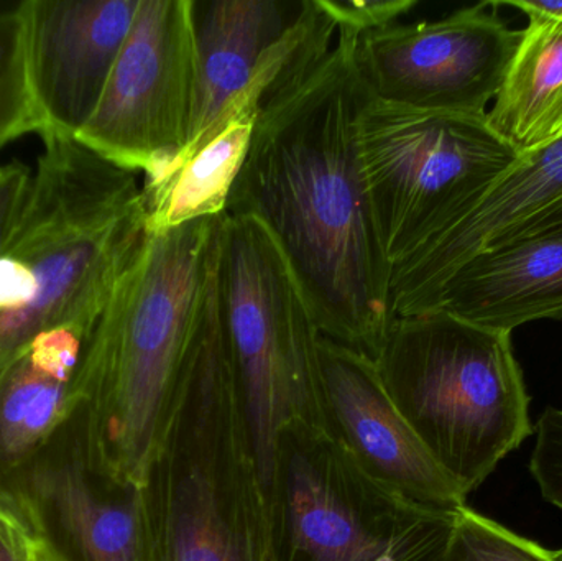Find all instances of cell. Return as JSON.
<instances>
[{
    "mask_svg": "<svg viewBox=\"0 0 562 561\" xmlns=\"http://www.w3.org/2000/svg\"><path fill=\"white\" fill-rule=\"evenodd\" d=\"M375 362L393 405L465 496L533 434L512 333L432 310L393 319Z\"/></svg>",
    "mask_w": 562,
    "mask_h": 561,
    "instance_id": "5b68a950",
    "label": "cell"
},
{
    "mask_svg": "<svg viewBox=\"0 0 562 561\" xmlns=\"http://www.w3.org/2000/svg\"><path fill=\"white\" fill-rule=\"evenodd\" d=\"M196 76L193 0H140L101 101L76 141L115 167L154 177L187 147Z\"/></svg>",
    "mask_w": 562,
    "mask_h": 561,
    "instance_id": "ba28073f",
    "label": "cell"
},
{
    "mask_svg": "<svg viewBox=\"0 0 562 561\" xmlns=\"http://www.w3.org/2000/svg\"><path fill=\"white\" fill-rule=\"evenodd\" d=\"M528 25L485 122L518 154L562 138V20L521 10Z\"/></svg>",
    "mask_w": 562,
    "mask_h": 561,
    "instance_id": "ac0fdd59",
    "label": "cell"
},
{
    "mask_svg": "<svg viewBox=\"0 0 562 561\" xmlns=\"http://www.w3.org/2000/svg\"><path fill=\"white\" fill-rule=\"evenodd\" d=\"M562 203V138L521 154L461 221L390 269L393 319L428 312L446 280L475 254L524 236Z\"/></svg>",
    "mask_w": 562,
    "mask_h": 561,
    "instance_id": "4fadbf2b",
    "label": "cell"
},
{
    "mask_svg": "<svg viewBox=\"0 0 562 561\" xmlns=\"http://www.w3.org/2000/svg\"><path fill=\"white\" fill-rule=\"evenodd\" d=\"M98 322L43 333L0 372V478L42 450L78 407L79 372Z\"/></svg>",
    "mask_w": 562,
    "mask_h": 561,
    "instance_id": "e0dca14e",
    "label": "cell"
},
{
    "mask_svg": "<svg viewBox=\"0 0 562 561\" xmlns=\"http://www.w3.org/2000/svg\"><path fill=\"white\" fill-rule=\"evenodd\" d=\"M530 471L548 503L562 510V411L547 408L537 424Z\"/></svg>",
    "mask_w": 562,
    "mask_h": 561,
    "instance_id": "44dd1931",
    "label": "cell"
},
{
    "mask_svg": "<svg viewBox=\"0 0 562 561\" xmlns=\"http://www.w3.org/2000/svg\"><path fill=\"white\" fill-rule=\"evenodd\" d=\"M495 5L515 7L520 10H531V12L541 13V15L553 16V19L562 20V2H527V0H508V2H494Z\"/></svg>",
    "mask_w": 562,
    "mask_h": 561,
    "instance_id": "d4e9b609",
    "label": "cell"
},
{
    "mask_svg": "<svg viewBox=\"0 0 562 561\" xmlns=\"http://www.w3.org/2000/svg\"><path fill=\"white\" fill-rule=\"evenodd\" d=\"M324 407L340 463L390 506L459 516L468 496L386 394L376 362L321 335Z\"/></svg>",
    "mask_w": 562,
    "mask_h": 561,
    "instance_id": "8fae6325",
    "label": "cell"
},
{
    "mask_svg": "<svg viewBox=\"0 0 562 561\" xmlns=\"http://www.w3.org/2000/svg\"><path fill=\"white\" fill-rule=\"evenodd\" d=\"M0 503L53 561H142V487L99 460L88 407L7 476Z\"/></svg>",
    "mask_w": 562,
    "mask_h": 561,
    "instance_id": "9c48e42d",
    "label": "cell"
},
{
    "mask_svg": "<svg viewBox=\"0 0 562 561\" xmlns=\"http://www.w3.org/2000/svg\"><path fill=\"white\" fill-rule=\"evenodd\" d=\"M38 561H53V560L49 559V557L46 556V553H43L42 550H40V552H38Z\"/></svg>",
    "mask_w": 562,
    "mask_h": 561,
    "instance_id": "83f0119b",
    "label": "cell"
},
{
    "mask_svg": "<svg viewBox=\"0 0 562 561\" xmlns=\"http://www.w3.org/2000/svg\"><path fill=\"white\" fill-rule=\"evenodd\" d=\"M310 46V26L297 20L267 56L246 91L231 101L196 150L157 180L144 181L142 203L148 233H165L191 221L226 213L263 99L279 79L286 78L300 66Z\"/></svg>",
    "mask_w": 562,
    "mask_h": 561,
    "instance_id": "5bb4252c",
    "label": "cell"
},
{
    "mask_svg": "<svg viewBox=\"0 0 562 561\" xmlns=\"http://www.w3.org/2000/svg\"><path fill=\"white\" fill-rule=\"evenodd\" d=\"M38 546L0 503V561H38Z\"/></svg>",
    "mask_w": 562,
    "mask_h": 561,
    "instance_id": "cb8c5ba5",
    "label": "cell"
},
{
    "mask_svg": "<svg viewBox=\"0 0 562 561\" xmlns=\"http://www.w3.org/2000/svg\"><path fill=\"white\" fill-rule=\"evenodd\" d=\"M439 561H562V549H544L468 507Z\"/></svg>",
    "mask_w": 562,
    "mask_h": 561,
    "instance_id": "ffe728a7",
    "label": "cell"
},
{
    "mask_svg": "<svg viewBox=\"0 0 562 561\" xmlns=\"http://www.w3.org/2000/svg\"><path fill=\"white\" fill-rule=\"evenodd\" d=\"M376 561H400L393 553H386V556L380 557Z\"/></svg>",
    "mask_w": 562,
    "mask_h": 561,
    "instance_id": "4316f807",
    "label": "cell"
},
{
    "mask_svg": "<svg viewBox=\"0 0 562 561\" xmlns=\"http://www.w3.org/2000/svg\"><path fill=\"white\" fill-rule=\"evenodd\" d=\"M25 0L0 9V148L23 135H42L26 65Z\"/></svg>",
    "mask_w": 562,
    "mask_h": 561,
    "instance_id": "d6986e66",
    "label": "cell"
},
{
    "mask_svg": "<svg viewBox=\"0 0 562 561\" xmlns=\"http://www.w3.org/2000/svg\"><path fill=\"white\" fill-rule=\"evenodd\" d=\"M221 313L217 273L142 486V561H286Z\"/></svg>",
    "mask_w": 562,
    "mask_h": 561,
    "instance_id": "7a4b0ae2",
    "label": "cell"
},
{
    "mask_svg": "<svg viewBox=\"0 0 562 561\" xmlns=\"http://www.w3.org/2000/svg\"><path fill=\"white\" fill-rule=\"evenodd\" d=\"M432 310L507 333L540 319H562V227L475 254L438 290Z\"/></svg>",
    "mask_w": 562,
    "mask_h": 561,
    "instance_id": "9a60e30c",
    "label": "cell"
},
{
    "mask_svg": "<svg viewBox=\"0 0 562 561\" xmlns=\"http://www.w3.org/2000/svg\"><path fill=\"white\" fill-rule=\"evenodd\" d=\"M10 2H12V0H0V9H3V7L9 5Z\"/></svg>",
    "mask_w": 562,
    "mask_h": 561,
    "instance_id": "f1b7e54d",
    "label": "cell"
},
{
    "mask_svg": "<svg viewBox=\"0 0 562 561\" xmlns=\"http://www.w3.org/2000/svg\"><path fill=\"white\" fill-rule=\"evenodd\" d=\"M357 137L390 269L461 221L520 157L485 117L373 98L360 114Z\"/></svg>",
    "mask_w": 562,
    "mask_h": 561,
    "instance_id": "52a82bcc",
    "label": "cell"
},
{
    "mask_svg": "<svg viewBox=\"0 0 562 561\" xmlns=\"http://www.w3.org/2000/svg\"><path fill=\"white\" fill-rule=\"evenodd\" d=\"M0 247V372L43 333L99 318L147 236L137 175L48 135Z\"/></svg>",
    "mask_w": 562,
    "mask_h": 561,
    "instance_id": "277c9868",
    "label": "cell"
},
{
    "mask_svg": "<svg viewBox=\"0 0 562 561\" xmlns=\"http://www.w3.org/2000/svg\"><path fill=\"white\" fill-rule=\"evenodd\" d=\"M140 0H25L26 65L40 137L76 138L94 114Z\"/></svg>",
    "mask_w": 562,
    "mask_h": 561,
    "instance_id": "7c38bea8",
    "label": "cell"
},
{
    "mask_svg": "<svg viewBox=\"0 0 562 561\" xmlns=\"http://www.w3.org/2000/svg\"><path fill=\"white\" fill-rule=\"evenodd\" d=\"M217 289L260 478L281 506L284 440H330L319 329L279 247L254 217L224 216Z\"/></svg>",
    "mask_w": 562,
    "mask_h": 561,
    "instance_id": "8992f818",
    "label": "cell"
},
{
    "mask_svg": "<svg viewBox=\"0 0 562 561\" xmlns=\"http://www.w3.org/2000/svg\"><path fill=\"white\" fill-rule=\"evenodd\" d=\"M497 9L482 2L441 20L362 33L356 61L370 94L419 111L485 117L521 36Z\"/></svg>",
    "mask_w": 562,
    "mask_h": 561,
    "instance_id": "30bf717a",
    "label": "cell"
},
{
    "mask_svg": "<svg viewBox=\"0 0 562 561\" xmlns=\"http://www.w3.org/2000/svg\"><path fill=\"white\" fill-rule=\"evenodd\" d=\"M554 227H562V203L560 204V206L554 207V210L551 211V213L548 214V216H544L543 220L540 221V223L535 224V226L531 227V229H528L527 233L524 234V236H527V234L538 233V231L554 229Z\"/></svg>",
    "mask_w": 562,
    "mask_h": 561,
    "instance_id": "484cf974",
    "label": "cell"
},
{
    "mask_svg": "<svg viewBox=\"0 0 562 561\" xmlns=\"http://www.w3.org/2000/svg\"><path fill=\"white\" fill-rule=\"evenodd\" d=\"M326 12L333 16L337 29L350 30L362 35L370 30L400 22L403 15L412 12L418 2L416 0H357V2H340V0H321Z\"/></svg>",
    "mask_w": 562,
    "mask_h": 561,
    "instance_id": "7402d4cb",
    "label": "cell"
},
{
    "mask_svg": "<svg viewBox=\"0 0 562 561\" xmlns=\"http://www.w3.org/2000/svg\"><path fill=\"white\" fill-rule=\"evenodd\" d=\"M303 5L304 0H193L198 76L190 138L167 168L144 181L160 178L196 150L293 29Z\"/></svg>",
    "mask_w": 562,
    "mask_h": 561,
    "instance_id": "2e32d148",
    "label": "cell"
},
{
    "mask_svg": "<svg viewBox=\"0 0 562 561\" xmlns=\"http://www.w3.org/2000/svg\"><path fill=\"white\" fill-rule=\"evenodd\" d=\"M359 36L337 29L329 55L263 102L226 214L266 227L321 335L376 361L393 313L357 137L373 98Z\"/></svg>",
    "mask_w": 562,
    "mask_h": 561,
    "instance_id": "6da1fadb",
    "label": "cell"
},
{
    "mask_svg": "<svg viewBox=\"0 0 562 561\" xmlns=\"http://www.w3.org/2000/svg\"><path fill=\"white\" fill-rule=\"evenodd\" d=\"M32 177L33 171L20 161L0 164V247L22 213Z\"/></svg>",
    "mask_w": 562,
    "mask_h": 561,
    "instance_id": "603a6c76",
    "label": "cell"
},
{
    "mask_svg": "<svg viewBox=\"0 0 562 561\" xmlns=\"http://www.w3.org/2000/svg\"><path fill=\"white\" fill-rule=\"evenodd\" d=\"M224 216L148 233L89 339L79 392L112 476L142 487L160 447L220 257Z\"/></svg>",
    "mask_w": 562,
    "mask_h": 561,
    "instance_id": "3957f363",
    "label": "cell"
}]
</instances>
